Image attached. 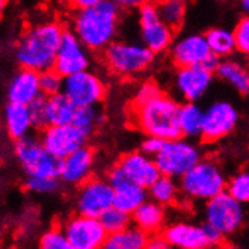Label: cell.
Here are the masks:
<instances>
[{
	"instance_id": "obj_9",
	"label": "cell",
	"mask_w": 249,
	"mask_h": 249,
	"mask_svg": "<svg viewBox=\"0 0 249 249\" xmlns=\"http://www.w3.org/2000/svg\"><path fill=\"white\" fill-rule=\"evenodd\" d=\"M171 248L177 249H209L217 248L224 242V236L207 222L194 224L177 221L165 227L162 231Z\"/></svg>"
},
{
	"instance_id": "obj_26",
	"label": "cell",
	"mask_w": 249,
	"mask_h": 249,
	"mask_svg": "<svg viewBox=\"0 0 249 249\" xmlns=\"http://www.w3.org/2000/svg\"><path fill=\"white\" fill-rule=\"evenodd\" d=\"M178 125L181 136L194 141L202 138L204 107L198 105V101H184L180 106Z\"/></svg>"
},
{
	"instance_id": "obj_7",
	"label": "cell",
	"mask_w": 249,
	"mask_h": 249,
	"mask_svg": "<svg viewBox=\"0 0 249 249\" xmlns=\"http://www.w3.org/2000/svg\"><path fill=\"white\" fill-rule=\"evenodd\" d=\"M202 214L204 222L217 230L224 237L239 232L246 221L245 204L234 198L228 190L206 201Z\"/></svg>"
},
{
	"instance_id": "obj_39",
	"label": "cell",
	"mask_w": 249,
	"mask_h": 249,
	"mask_svg": "<svg viewBox=\"0 0 249 249\" xmlns=\"http://www.w3.org/2000/svg\"><path fill=\"white\" fill-rule=\"evenodd\" d=\"M232 31L234 36H236L237 53L245 57H249V14H246L237 21Z\"/></svg>"
},
{
	"instance_id": "obj_24",
	"label": "cell",
	"mask_w": 249,
	"mask_h": 249,
	"mask_svg": "<svg viewBox=\"0 0 249 249\" xmlns=\"http://www.w3.org/2000/svg\"><path fill=\"white\" fill-rule=\"evenodd\" d=\"M3 125L8 138L12 141H18L27 135H31L34 123L29 106L8 101L3 110Z\"/></svg>"
},
{
	"instance_id": "obj_27",
	"label": "cell",
	"mask_w": 249,
	"mask_h": 249,
	"mask_svg": "<svg viewBox=\"0 0 249 249\" xmlns=\"http://www.w3.org/2000/svg\"><path fill=\"white\" fill-rule=\"evenodd\" d=\"M148 237L145 231L131 224L118 232L109 234L105 249H145L148 245Z\"/></svg>"
},
{
	"instance_id": "obj_16",
	"label": "cell",
	"mask_w": 249,
	"mask_h": 249,
	"mask_svg": "<svg viewBox=\"0 0 249 249\" xmlns=\"http://www.w3.org/2000/svg\"><path fill=\"white\" fill-rule=\"evenodd\" d=\"M89 65L91 50L77 38V35L71 29H65L59 52L56 56L54 70L67 77L83 70H89Z\"/></svg>"
},
{
	"instance_id": "obj_15",
	"label": "cell",
	"mask_w": 249,
	"mask_h": 249,
	"mask_svg": "<svg viewBox=\"0 0 249 249\" xmlns=\"http://www.w3.org/2000/svg\"><path fill=\"white\" fill-rule=\"evenodd\" d=\"M91 135L74 123L50 124L41 130V141L57 159H65L88 143Z\"/></svg>"
},
{
	"instance_id": "obj_1",
	"label": "cell",
	"mask_w": 249,
	"mask_h": 249,
	"mask_svg": "<svg viewBox=\"0 0 249 249\" xmlns=\"http://www.w3.org/2000/svg\"><path fill=\"white\" fill-rule=\"evenodd\" d=\"M64 32V26L53 20L29 26L16 42V61L20 67L36 72L54 68Z\"/></svg>"
},
{
	"instance_id": "obj_49",
	"label": "cell",
	"mask_w": 249,
	"mask_h": 249,
	"mask_svg": "<svg viewBox=\"0 0 249 249\" xmlns=\"http://www.w3.org/2000/svg\"><path fill=\"white\" fill-rule=\"evenodd\" d=\"M157 2H159V0H157Z\"/></svg>"
},
{
	"instance_id": "obj_20",
	"label": "cell",
	"mask_w": 249,
	"mask_h": 249,
	"mask_svg": "<svg viewBox=\"0 0 249 249\" xmlns=\"http://www.w3.org/2000/svg\"><path fill=\"white\" fill-rule=\"evenodd\" d=\"M95 151L91 146H82L77 151L61 160L59 178L65 186L77 187L86 180H89L95 169Z\"/></svg>"
},
{
	"instance_id": "obj_37",
	"label": "cell",
	"mask_w": 249,
	"mask_h": 249,
	"mask_svg": "<svg viewBox=\"0 0 249 249\" xmlns=\"http://www.w3.org/2000/svg\"><path fill=\"white\" fill-rule=\"evenodd\" d=\"M38 246L41 249H71L64 228L57 227L44 231L38 240Z\"/></svg>"
},
{
	"instance_id": "obj_47",
	"label": "cell",
	"mask_w": 249,
	"mask_h": 249,
	"mask_svg": "<svg viewBox=\"0 0 249 249\" xmlns=\"http://www.w3.org/2000/svg\"><path fill=\"white\" fill-rule=\"evenodd\" d=\"M248 72H249V65H248Z\"/></svg>"
},
{
	"instance_id": "obj_6",
	"label": "cell",
	"mask_w": 249,
	"mask_h": 249,
	"mask_svg": "<svg viewBox=\"0 0 249 249\" xmlns=\"http://www.w3.org/2000/svg\"><path fill=\"white\" fill-rule=\"evenodd\" d=\"M14 157L26 177H59L61 159L53 156L41 136L27 135L14 141Z\"/></svg>"
},
{
	"instance_id": "obj_43",
	"label": "cell",
	"mask_w": 249,
	"mask_h": 249,
	"mask_svg": "<svg viewBox=\"0 0 249 249\" xmlns=\"http://www.w3.org/2000/svg\"><path fill=\"white\" fill-rule=\"evenodd\" d=\"M101 2H105V0H68V5H70L71 9L82 11V9H88V8L97 6Z\"/></svg>"
},
{
	"instance_id": "obj_3",
	"label": "cell",
	"mask_w": 249,
	"mask_h": 249,
	"mask_svg": "<svg viewBox=\"0 0 249 249\" xmlns=\"http://www.w3.org/2000/svg\"><path fill=\"white\" fill-rule=\"evenodd\" d=\"M180 103L163 91L143 103H131L130 123L143 135L159 136L165 141L180 138Z\"/></svg>"
},
{
	"instance_id": "obj_22",
	"label": "cell",
	"mask_w": 249,
	"mask_h": 249,
	"mask_svg": "<svg viewBox=\"0 0 249 249\" xmlns=\"http://www.w3.org/2000/svg\"><path fill=\"white\" fill-rule=\"evenodd\" d=\"M39 72L31 68H20L14 74L6 86V98L11 103L31 105L35 98L41 95Z\"/></svg>"
},
{
	"instance_id": "obj_21",
	"label": "cell",
	"mask_w": 249,
	"mask_h": 249,
	"mask_svg": "<svg viewBox=\"0 0 249 249\" xmlns=\"http://www.w3.org/2000/svg\"><path fill=\"white\" fill-rule=\"evenodd\" d=\"M118 165L130 180L148 189L162 175L156 159L143 151H130L121 156Z\"/></svg>"
},
{
	"instance_id": "obj_32",
	"label": "cell",
	"mask_w": 249,
	"mask_h": 249,
	"mask_svg": "<svg viewBox=\"0 0 249 249\" xmlns=\"http://www.w3.org/2000/svg\"><path fill=\"white\" fill-rule=\"evenodd\" d=\"M62 180L59 177H26L24 187L34 195H54L61 190Z\"/></svg>"
},
{
	"instance_id": "obj_13",
	"label": "cell",
	"mask_w": 249,
	"mask_h": 249,
	"mask_svg": "<svg viewBox=\"0 0 249 249\" xmlns=\"http://www.w3.org/2000/svg\"><path fill=\"white\" fill-rule=\"evenodd\" d=\"M240 113L231 101L216 100L204 109L202 139L206 142H217L228 138L237 128Z\"/></svg>"
},
{
	"instance_id": "obj_38",
	"label": "cell",
	"mask_w": 249,
	"mask_h": 249,
	"mask_svg": "<svg viewBox=\"0 0 249 249\" xmlns=\"http://www.w3.org/2000/svg\"><path fill=\"white\" fill-rule=\"evenodd\" d=\"M47 95L41 94L38 98H35L31 105H29V110H31L34 128L44 130L47 125H50L49 121V109H47Z\"/></svg>"
},
{
	"instance_id": "obj_2",
	"label": "cell",
	"mask_w": 249,
	"mask_h": 249,
	"mask_svg": "<svg viewBox=\"0 0 249 249\" xmlns=\"http://www.w3.org/2000/svg\"><path fill=\"white\" fill-rule=\"evenodd\" d=\"M121 21V8L113 0H105L97 6L76 11L71 31L91 52H103L116 39Z\"/></svg>"
},
{
	"instance_id": "obj_36",
	"label": "cell",
	"mask_w": 249,
	"mask_h": 249,
	"mask_svg": "<svg viewBox=\"0 0 249 249\" xmlns=\"http://www.w3.org/2000/svg\"><path fill=\"white\" fill-rule=\"evenodd\" d=\"M64 80L65 77L61 74L59 71H56L54 68L46 70L39 72V86L41 92L47 97L56 95L64 91Z\"/></svg>"
},
{
	"instance_id": "obj_40",
	"label": "cell",
	"mask_w": 249,
	"mask_h": 249,
	"mask_svg": "<svg viewBox=\"0 0 249 249\" xmlns=\"http://www.w3.org/2000/svg\"><path fill=\"white\" fill-rule=\"evenodd\" d=\"M160 92H162V89H160L159 85L156 82L146 80V82H143V83H141L138 86V89H136V92L133 95V100H131V103H143V101L156 97Z\"/></svg>"
},
{
	"instance_id": "obj_31",
	"label": "cell",
	"mask_w": 249,
	"mask_h": 249,
	"mask_svg": "<svg viewBox=\"0 0 249 249\" xmlns=\"http://www.w3.org/2000/svg\"><path fill=\"white\" fill-rule=\"evenodd\" d=\"M159 12L162 18L172 27L178 29L184 23L187 2L186 0H159L157 2Z\"/></svg>"
},
{
	"instance_id": "obj_4",
	"label": "cell",
	"mask_w": 249,
	"mask_h": 249,
	"mask_svg": "<svg viewBox=\"0 0 249 249\" xmlns=\"http://www.w3.org/2000/svg\"><path fill=\"white\" fill-rule=\"evenodd\" d=\"M153 53L142 42L115 39L107 49L103 50V62L112 74L131 79L138 77L148 70L154 62Z\"/></svg>"
},
{
	"instance_id": "obj_19",
	"label": "cell",
	"mask_w": 249,
	"mask_h": 249,
	"mask_svg": "<svg viewBox=\"0 0 249 249\" xmlns=\"http://www.w3.org/2000/svg\"><path fill=\"white\" fill-rule=\"evenodd\" d=\"M107 180L110 181L115 192L113 206L130 214L150 198L148 189L130 180L118 165L110 168L107 172Z\"/></svg>"
},
{
	"instance_id": "obj_42",
	"label": "cell",
	"mask_w": 249,
	"mask_h": 249,
	"mask_svg": "<svg viewBox=\"0 0 249 249\" xmlns=\"http://www.w3.org/2000/svg\"><path fill=\"white\" fill-rule=\"evenodd\" d=\"M146 248L148 249H168V248H171V245L166 240L163 232H156L148 237V245H146Z\"/></svg>"
},
{
	"instance_id": "obj_23",
	"label": "cell",
	"mask_w": 249,
	"mask_h": 249,
	"mask_svg": "<svg viewBox=\"0 0 249 249\" xmlns=\"http://www.w3.org/2000/svg\"><path fill=\"white\" fill-rule=\"evenodd\" d=\"M131 224L145 231L148 236L156 232H162L166 224L165 206L148 198L142 206H139L131 213Z\"/></svg>"
},
{
	"instance_id": "obj_14",
	"label": "cell",
	"mask_w": 249,
	"mask_h": 249,
	"mask_svg": "<svg viewBox=\"0 0 249 249\" xmlns=\"http://www.w3.org/2000/svg\"><path fill=\"white\" fill-rule=\"evenodd\" d=\"M62 92L77 107L98 106L106 98L107 88L103 79L95 74L94 71L83 70L65 77Z\"/></svg>"
},
{
	"instance_id": "obj_11",
	"label": "cell",
	"mask_w": 249,
	"mask_h": 249,
	"mask_svg": "<svg viewBox=\"0 0 249 249\" xmlns=\"http://www.w3.org/2000/svg\"><path fill=\"white\" fill-rule=\"evenodd\" d=\"M113 199L115 192L107 177H91L76 187L74 210L79 214L100 217L113 206Z\"/></svg>"
},
{
	"instance_id": "obj_35",
	"label": "cell",
	"mask_w": 249,
	"mask_h": 249,
	"mask_svg": "<svg viewBox=\"0 0 249 249\" xmlns=\"http://www.w3.org/2000/svg\"><path fill=\"white\" fill-rule=\"evenodd\" d=\"M227 190L245 206L249 204V169L239 171L228 180Z\"/></svg>"
},
{
	"instance_id": "obj_33",
	"label": "cell",
	"mask_w": 249,
	"mask_h": 249,
	"mask_svg": "<svg viewBox=\"0 0 249 249\" xmlns=\"http://www.w3.org/2000/svg\"><path fill=\"white\" fill-rule=\"evenodd\" d=\"M100 221L105 225L106 231L109 234H112V232H118V231L127 228L128 225H131V214L112 206L109 210H106L100 216Z\"/></svg>"
},
{
	"instance_id": "obj_5",
	"label": "cell",
	"mask_w": 249,
	"mask_h": 249,
	"mask_svg": "<svg viewBox=\"0 0 249 249\" xmlns=\"http://www.w3.org/2000/svg\"><path fill=\"white\" fill-rule=\"evenodd\" d=\"M181 194L187 199L206 202L227 190L228 180L222 168L213 159H201L199 162L180 178Z\"/></svg>"
},
{
	"instance_id": "obj_10",
	"label": "cell",
	"mask_w": 249,
	"mask_h": 249,
	"mask_svg": "<svg viewBox=\"0 0 249 249\" xmlns=\"http://www.w3.org/2000/svg\"><path fill=\"white\" fill-rule=\"evenodd\" d=\"M138 23L142 44L156 54L169 52L174 42L175 29L162 18L157 3L153 0H146L141 8H138Z\"/></svg>"
},
{
	"instance_id": "obj_30",
	"label": "cell",
	"mask_w": 249,
	"mask_h": 249,
	"mask_svg": "<svg viewBox=\"0 0 249 249\" xmlns=\"http://www.w3.org/2000/svg\"><path fill=\"white\" fill-rule=\"evenodd\" d=\"M47 109L50 124H67L74 121L77 106L64 92H59L47 98Z\"/></svg>"
},
{
	"instance_id": "obj_46",
	"label": "cell",
	"mask_w": 249,
	"mask_h": 249,
	"mask_svg": "<svg viewBox=\"0 0 249 249\" xmlns=\"http://www.w3.org/2000/svg\"><path fill=\"white\" fill-rule=\"evenodd\" d=\"M248 135H249V125H248Z\"/></svg>"
},
{
	"instance_id": "obj_8",
	"label": "cell",
	"mask_w": 249,
	"mask_h": 249,
	"mask_svg": "<svg viewBox=\"0 0 249 249\" xmlns=\"http://www.w3.org/2000/svg\"><path fill=\"white\" fill-rule=\"evenodd\" d=\"M154 159L162 175L180 180L202 159V151L194 139L180 136L165 141L162 151Z\"/></svg>"
},
{
	"instance_id": "obj_29",
	"label": "cell",
	"mask_w": 249,
	"mask_h": 249,
	"mask_svg": "<svg viewBox=\"0 0 249 249\" xmlns=\"http://www.w3.org/2000/svg\"><path fill=\"white\" fill-rule=\"evenodd\" d=\"M148 195L151 199L157 201L165 207L174 206L175 202H178L181 194V187L177 180L168 177V175H160V177L153 183V186L148 187Z\"/></svg>"
},
{
	"instance_id": "obj_28",
	"label": "cell",
	"mask_w": 249,
	"mask_h": 249,
	"mask_svg": "<svg viewBox=\"0 0 249 249\" xmlns=\"http://www.w3.org/2000/svg\"><path fill=\"white\" fill-rule=\"evenodd\" d=\"M204 35H206L210 50L221 59L231 57L237 52L234 31H230L227 27H212Z\"/></svg>"
},
{
	"instance_id": "obj_45",
	"label": "cell",
	"mask_w": 249,
	"mask_h": 249,
	"mask_svg": "<svg viewBox=\"0 0 249 249\" xmlns=\"http://www.w3.org/2000/svg\"><path fill=\"white\" fill-rule=\"evenodd\" d=\"M240 8L245 14H249V0H240Z\"/></svg>"
},
{
	"instance_id": "obj_44",
	"label": "cell",
	"mask_w": 249,
	"mask_h": 249,
	"mask_svg": "<svg viewBox=\"0 0 249 249\" xmlns=\"http://www.w3.org/2000/svg\"><path fill=\"white\" fill-rule=\"evenodd\" d=\"M121 9H138L141 8L146 0H113Z\"/></svg>"
},
{
	"instance_id": "obj_48",
	"label": "cell",
	"mask_w": 249,
	"mask_h": 249,
	"mask_svg": "<svg viewBox=\"0 0 249 249\" xmlns=\"http://www.w3.org/2000/svg\"><path fill=\"white\" fill-rule=\"evenodd\" d=\"M2 3H5V0H2Z\"/></svg>"
},
{
	"instance_id": "obj_25",
	"label": "cell",
	"mask_w": 249,
	"mask_h": 249,
	"mask_svg": "<svg viewBox=\"0 0 249 249\" xmlns=\"http://www.w3.org/2000/svg\"><path fill=\"white\" fill-rule=\"evenodd\" d=\"M214 74L231 86L234 91L240 95L249 94V72L248 67L243 65L240 61L232 59V57H225L221 61Z\"/></svg>"
},
{
	"instance_id": "obj_17",
	"label": "cell",
	"mask_w": 249,
	"mask_h": 249,
	"mask_svg": "<svg viewBox=\"0 0 249 249\" xmlns=\"http://www.w3.org/2000/svg\"><path fill=\"white\" fill-rule=\"evenodd\" d=\"M213 74V71L202 65L177 68L174 76V89L183 101H199L210 91Z\"/></svg>"
},
{
	"instance_id": "obj_41",
	"label": "cell",
	"mask_w": 249,
	"mask_h": 249,
	"mask_svg": "<svg viewBox=\"0 0 249 249\" xmlns=\"http://www.w3.org/2000/svg\"><path fill=\"white\" fill-rule=\"evenodd\" d=\"M163 145H165V139L159 138V136L145 135V139L141 142V151H143L145 154H148L151 157H156L160 151H162Z\"/></svg>"
},
{
	"instance_id": "obj_18",
	"label": "cell",
	"mask_w": 249,
	"mask_h": 249,
	"mask_svg": "<svg viewBox=\"0 0 249 249\" xmlns=\"http://www.w3.org/2000/svg\"><path fill=\"white\" fill-rule=\"evenodd\" d=\"M169 59L177 67H196L207 62L213 52L209 47L206 35L202 34H186L174 39L169 49Z\"/></svg>"
},
{
	"instance_id": "obj_12",
	"label": "cell",
	"mask_w": 249,
	"mask_h": 249,
	"mask_svg": "<svg viewBox=\"0 0 249 249\" xmlns=\"http://www.w3.org/2000/svg\"><path fill=\"white\" fill-rule=\"evenodd\" d=\"M71 249H100L105 248L109 232L100 217L76 213L62 225Z\"/></svg>"
},
{
	"instance_id": "obj_34",
	"label": "cell",
	"mask_w": 249,
	"mask_h": 249,
	"mask_svg": "<svg viewBox=\"0 0 249 249\" xmlns=\"http://www.w3.org/2000/svg\"><path fill=\"white\" fill-rule=\"evenodd\" d=\"M103 121H105V116L98 110L97 106H83V107H77L74 121L72 123L82 127L89 135H92L95 127L100 125Z\"/></svg>"
}]
</instances>
